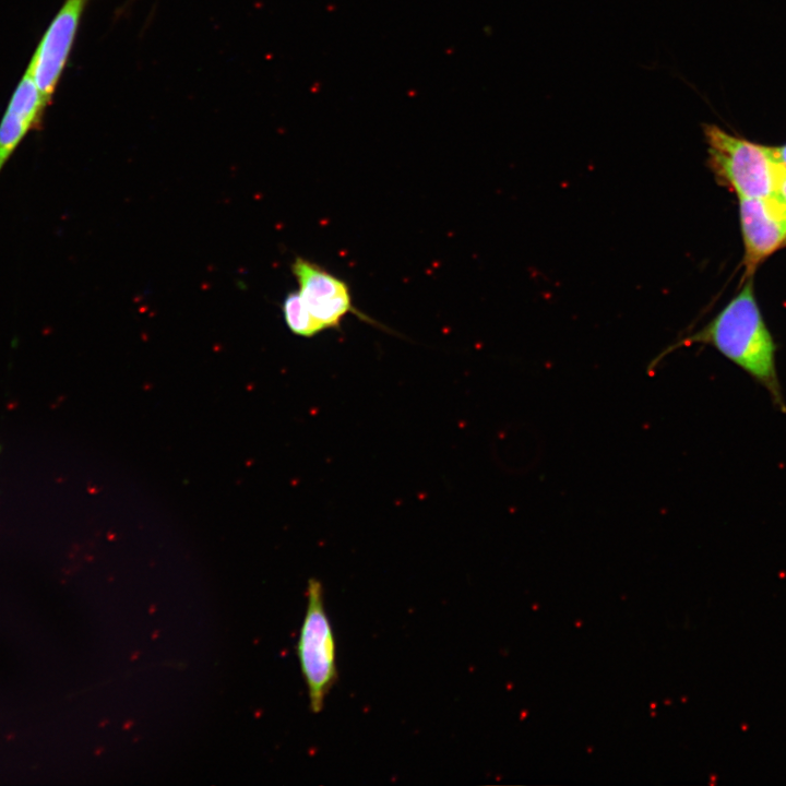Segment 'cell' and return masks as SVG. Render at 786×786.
I'll use <instances>...</instances> for the list:
<instances>
[{"label":"cell","instance_id":"cell-1","mask_svg":"<svg viewBox=\"0 0 786 786\" xmlns=\"http://www.w3.org/2000/svg\"><path fill=\"white\" fill-rule=\"evenodd\" d=\"M694 344L713 346L761 385L777 410L786 413L775 362L776 345L757 305L752 279L706 325L667 346L648 369H655L674 350Z\"/></svg>","mask_w":786,"mask_h":786},{"label":"cell","instance_id":"cell-4","mask_svg":"<svg viewBox=\"0 0 786 786\" xmlns=\"http://www.w3.org/2000/svg\"><path fill=\"white\" fill-rule=\"evenodd\" d=\"M291 272L309 313L322 332L327 329L341 330L343 319L355 314L360 320L385 329L353 302L348 284L323 266L301 257L291 263Z\"/></svg>","mask_w":786,"mask_h":786},{"label":"cell","instance_id":"cell-3","mask_svg":"<svg viewBox=\"0 0 786 786\" xmlns=\"http://www.w3.org/2000/svg\"><path fill=\"white\" fill-rule=\"evenodd\" d=\"M297 655L310 708L315 714L320 713L336 678V645L325 609L323 587L317 579L308 582L307 608L299 632Z\"/></svg>","mask_w":786,"mask_h":786},{"label":"cell","instance_id":"cell-2","mask_svg":"<svg viewBox=\"0 0 786 786\" xmlns=\"http://www.w3.org/2000/svg\"><path fill=\"white\" fill-rule=\"evenodd\" d=\"M703 132L707 163L720 184L739 198L769 199L775 194L784 172L769 147L731 135L715 124H704Z\"/></svg>","mask_w":786,"mask_h":786},{"label":"cell","instance_id":"cell-10","mask_svg":"<svg viewBox=\"0 0 786 786\" xmlns=\"http://www.w3.org/2000/svg\"><path fill=\"white\" fill-rule=\"evenodd\" d=\"M773 198L786 207V174L782 176Z\"/></svg>","mask_w":786,"mask_h":786},{"label":"cell","instance_id":"cell-7","mask_svg":"<svg viewBox=\"0 0 786 786\" xmlns=\"http://www.w3.org/2000/svg\"><path fill=\"white\" fill-rule=\"evenodd\" d=\"M48 106L27 66L0 120V174L24 138L41 126Z\"/></svg>","mask_w":786,"mask_h":786},{"label":"cell","instance_id":"cell-11","mask_svg":"<svg viewBox=\"0 0 786 786\" xmlns=\"http://www.w3.org/2000/svg\"><path fill=\"white\" fill-rule=\"evenodd\" d=\"M0 453H1V445H0Z\"/></svg>","mask_w":786,"mask_h":786},{"label":"cell","instance_id":"cell-9","mask_svg":"<svg viewBox=\"0 0 786 786\" xmlns=\"http://www.w3.org/2000/svg\"><path fill=\"white\" fill-rule=\"evenodd\" d=\"M773 160L778 168L786 174V145L778 147H769Z\"/></svg>","mask_w":786,"mask_h":786},{"label":"cell","instance_id":"cell-6","mask_svg":"<svg viewBox=\"0 0 786 786\" xmlns=\"http://www.w3.org/2000/svg\"><path fill=\"white\" fill-rule=\"evenodd\" d=\"M746 275L786 241V207L775 198H739Z\"/></svg>","mask_w":786,"mask_h":786},{"label":"cell","instance_id":"cell-8","mask_svg":"<svg viewBox=\"0 0 786 786\" xmlns=\"http://www.w3.org/2000/svg\"><path fill=\"white\" fill-rule=\"evenodd\" d=\"M282 310L285 322L294 334L312 337L321 333L298 291L286 295Z\"/></svg>","mask_w":786,"mask_h":786},{"label":"cell","instance_id":"cell-5","mask_svg":"<svg viewBox=\"0 0 786 786\" xmlns=\"http://www.w3.org/2000/svg\"><path fill=\"white\" fill-rule=\"evenodd\" d=\"M88 2L64 0L28 62L35 82L49 105L69 61Z\"/></svg>","mask_w":786,"mask_h":786}]
</instances>
